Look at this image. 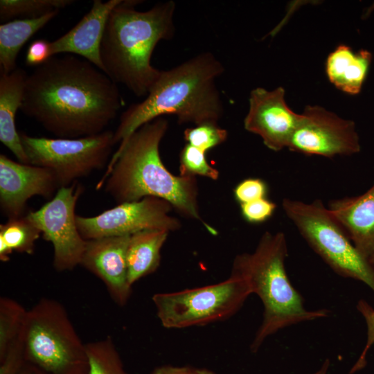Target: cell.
<instances>
[{"mask_svg": "<svg viewBox=\"0 0 374 374\" xmlns=\"http://www.w3.org/2000/svg\"><path fill=\"white\" fill-rule=\"evenodd\" d=\"M124 100L117 84L88 60L54 55L26 77L21 112L58 138L100 134Z\"/></svg>", "mask_w": 374, "mask_h": 374, "instance_id": "obj_1", "label": "cell"}, {"mask_svg": "<svg viewBox=\"0 0 374 374\" xmlns=\"http://www.w3.org/2000/svg\"><path fill=\"white\" fill-rule=\"evenodd\" d=\"M168 127V121L159 117L135 131L113 154L96 189L105 186V191L119 204L146 197L165 199L180 215L215 233L200 215L196 177L175 175L161 161L159 145Z\"/></svg>", "mask_w": 374, "mask_h": 374, "instance_id": "obj_2", "label": "cell"}, {"mask_svg": "<svg viewBox=\"0 0 374 374\" xmlns=\"http://www.w3.org/2000/svg\"><path fill=\"white\" fill-rule=\"evenodd\" d=\"M224 68L211 53H204L161 73L146 98L130 105L114 132L115 144L123 145L144 124L165 115L195 125L217 123L224 108L216 79Z\"/></svg>", "mask_w": 374, "mask_h": 374, "instance_id": "obj_3", "label": "cell"}, {"mask_svg": "<svg viewBox=\"0 0 374 374\" xmlns=\"http://www.w3.org/2000/svg\"><path fill=\"white\" fill-rule=\"evenodd\" d=\"M141 2L121 0L112 10L100 48L104 73L138 97L148 95L161 73L151 64L157 44L175 33L174 1L139 11L135 7Z\"/></svg>", "mask_w": 374, "mask_h": 374, "instance_id": "obj_4", "label": "cell"}, {"mask_svg": "<svg viewBox=\"0 0 374 374\" xmlns=\"http://www.w3.org/2000/svg\"><path fill=\"white\" fill-rule=\"evenodd\" d=\"M287 256L285 234L266 231L253 252L238 254L233 260L230 274L246 280L251 294H256L263 305L262 320L250 345L252 353L280 330L330 314L328 309L305 308L303 298L287 276Z\"/></svg>", "mask_w": 374, "mask_h": 374, "instance_id": "obj_5", "label": "cell"}, {"mask_svg": "<svg viewBox=\"0 0 374 374\" xmlns=\"http://www.w3.org/2000/svg\"><path fill=\"white\" fill-rule=\"evenodd\" d=\"M23 342L27 363L47 374L89 373L86 344L56 300L42 299L27 310Z\"/></svg>", "mask_w": 374, "mask_h": 374, "instance_id": "obj_6", "label": "cell"}, {"mask_svg": "<svg viewBox=\"0 0 374 374\" xmlns=\"http://www.w3.org/2000/svg\"><path fill=\"white\" fill-rule=\"evenodd\" d=\"M283 211L301 236L338 275L359 280L374 292V270L320 199L285 198Z\"/></svg>", "mask_w": 374, "mask_h": 374, "instance_id": "obj_7", "label": "cell"}, {"mask_svg": "<svg viewBox=\"0 0 374 374\" xmlns=\"http://www.w3.org/2000/svg\"><path fill=\"white\" fill-rule=\"evenodd\" d=\"M251 294L246 280L230 274L227 279L215 284L157 293L152 300L164 328L182 329L229 319Z\"/></svg>", "mask_w": 374, "mask_h": 374, "instance_id": "obj_8", "label": "cell"}, {"mask_svg": "<svg viewBox=\"0 0 374 374\" xmlns=\"http://www.w3.org/2000/svg\"><path fill=\"white\" fill-rule=\"evenodd\" d=\"M29 164L52 171L60 188L108 165L115 144L114 132L77 139L45 138L19 134Z\"/></svg>", "mask_w": 374, "mask_h": 374, "instance_id": "obj_9", "label": "cell"}, {"mask_svg": "<svg viewBox=\"0 0 374 374\" xmlns=\"http://www.w3.org/2000/svg\"><path fill=\"white\" fill-rule=\"evenodd\" d=\"M83 192L73 183L58 189L55 196L27 217L39 229L44 240L53 247V265L58 271L73 269L80 265L87 240L76 224L75 208Z\"/></svg>", "mask_w": 374, "mask_h": 374, "instance_id": "obj_10", "label": "cell"}, {"mask_svg": "<svg viewBox=\"0 0 374 374\" xmlns=\"http://www.w3.org/2000/svg\"><path fill=\"white\" fill-rule=\"evenodd\" d=\"M172 206L165 199L146 197L120 203L93 217L76 215V224L85 240L130 235L144 230L175 231L181 228L179 219L170 215Z\"/></svg>", "mask_w": 374, "mask_h": 374, "instance_id": "obj_11", "label": "cell"}, {"mask_svg": "<svg viewBox=\"0 0 374 374\" xmlns=\"http://www.w3.org/2000/svg\"><path fill=\"white\" fill-rule=\"evenodd\" d=\"M287 148L308 156L332 158L358 153L361 145L354 121L322 107L308 105L301 114Z\"/></svg>", "mask_w": 374, "mask_h": 374, "instance_id": "obj_12", "label": "cell"}, {"mask_svg": "<svg viewBox=\"0 0 374 374\" xmlns=\"http://www.w3.org/2000/svg\"><path fill=\"white\" fill-rule=\"evenodd\" d=\"M300 116L287 105L282 87L272 91L257 87L250 93L244 127L260 136L267 148L277 152L287 148Z\"/></svg>", "mask_w": 374, "mask_h": 374, "instance_id": "obj_13", "label": "cell"}, {"mask_svg": "<svg viewBox=\"0 0 374 374\" xmlns=\"http://www.w3.org/2000/svg\"><path fill=\"white\" fill-rule=\"evenodd\" d=\"M59 188L55 175L50 170L0 154V208L8 219L25 215L27 202L32 197L50 200Z\"/></svg>", "mask_w": 374, "mask_h": 374, "instance_id": "obj_14", "label": "cell"}, {"mask_svg": "<svg viewBox=\"0 0 374 374\" xmlns=\"http://www.w3.org/2000/svg\"><path fill=\"white\" fill-rule=\"evenodd\" d=\"M130 235L87 240L80 265L98 277L116 304L125 305L132 294L128 280L127 249Z\"/></svg>", "mask_w": 374, "mask_h": 374, "instance_id": "obj_15", "label": "cell"}, {"mask_svg": "<svg viewBox=\"0 0 374 374\" xmlns=\"http://www.w3.org/2000/svg\"><path fill=\"white\" fill-rule=\"evenodd\" d=\"M121 0H94L90 10L58 39L50 42L51 57L60 53L77 55L104 72L100 48L109 15Z\"/></svg>", "mask_w": 374, "mask_h": 374, "instance_id": "obj_16", "label": "cell"}, {"mask_svg": "<svg viewBox=\"0 0 374 374\" xmlns=\"http://www.w3.org/2000/svg\"><path fill=\"white\" fill-rule=\"evenodd\" d=\"M328 208L369 262L374 255V185L359 196L332 200Z\"/></svg>", "mask_w": 374, "mask_h": 374, "instance_id": "obj_17", "label": "cell"}, {"mask_svg": "<svg viewBox=\"0 0 374 374\" xmlns=\"http://www.w3.org/2000/svg\"><path fill=\"white\" fill-rule=\"evenodd\" d=\"M27 75L21 68L10 73H1L0 141L19 162L29 164L15 126V116L22 105Z\"/></svg>", "mask_w": 374, "mask_h": 374, "instance_id": "obj_18", "label": "cell"}, {"mask_svg": "<svg viewBox=\"0 0 374 374\" xmlns=\"http://www.w3.org/2000/svg\"><path fill=\"white\" fill-rule=\"evenodd\" d=\"M371 60L372 54L367 50L355 52L350 46L341 44L328 55L326 73L339 90L356 95L362 90Z\"/></svg>", "mask_w": 374, "mask_h": 374, "instance_id": "obj_19", "label": "cell"}, {"mask_svg": "<svg viewBox=\"0 0 374 374\" xmlns=\"http://www.w3.org/2000/svg\"><path fill=\"white\" fill-rule=\"evenodd\" d=\"M169 232L151 229L130 235L127 249L128 280L133 285L141 278L154 272L160 265L161 250Z\"/></svg>", "mask_w": 374, "mask_h": 374, "instance_id": "obj_20", "label": "cell"}, {"mask_svg": "<svg viewBox=\"0 0 374 374\" xmlns=\"http://www.w3.org/2000/svg\"><path fill=\"white\" fill-rule=\"evenodd\" d=\"M60 10L33 19H17L0 25L1 73H10L17 69V55L25 43L52 20Z\"/></svg>", "mask_w": 374, "mask_h": 374, "instance_id": "obj_21", "label": "cell"}, {"mask_svg": "<svg viewBox=\"0 0 374 374\" xmlns=\"http://www.w3.org/2000/svg\"><path fill=\"white\" fill-rule=\"evenodd\" d=\"M40 235L39 229L26 215L8 219L0 225V260L8 261L13 251L32 254Z\"/></svg>", "mask_w": 374, "mask_h": 374, "instance_id": "obj_22", "label": "cell"}, {"mask_svg": "<svg viewBox=\"0 0 374 374\" xmlns=\"http://www.w3.org/2000/svg\"><path fill=\"white\" fill-rule=\"evenodd\" d=\"M73 0H1L0 19L3 23L17 19H33L60 10Z\"/></svg>", "mask_w": 374, "mask_h": 374, "instance_id": "obj_23", "label": "cell"}, {"mask_svg": "<svg viewBox=\"0 0 374 374\" xmlns=\"http://www.w3.org/2000/svg\"><path fill=\"white\" fill-rule=\"evenodd\" d=\"M88 374H128L110 337L86 344Z\"/></svg>", "mask_w": 374, "mask_h": 374, "instance_id": "obj_24", "label": "cell"}, {"mask_svg": "<svg viewBox=\"0 0 374 374\" xmlns=\"http://www.w3.org/2000/svg\"><path fill=\"white\" fill-rule=\"evenodd\" d=\"M27 310L17 301L0 299V360L10 346L21 335Z\"/></svg>", "mask_w": 374, "mask_h": 374, "instance_id": "obj_25", "label": "cell"}, {"mask_svg": "<svg viewBox=\"0 0 374 374\" xmlns=\"http://www.w3.org/2000/svg\"><path fill=\"white\" fill-rule=\"evenodd\" d=\"M205 152L186 143L180 152L179 175L202 176L213 180L219 177V171L206 159Z\"/></svg>", "mask_w": 374, "mask_h": 374, "instance_id": "obj_26", "label": "cell"}, {"mask_svg": "<svg viewBox=\"0 0 374 374\" xmlns=\"http://www.w3.org/2000/svg\"><path fill=\"white\" fill-rule=\"evenodd\" d=\"M228 132L217 123H207L186 128L184 138L187 143L205 153L226 141Z\"/></svg>", "mask_w": 374, "mask_h": 374, "instance_id": "obj_27", "label": "cell"}, {"mask_svg": "<svg viewBox=\"0 0 374 374\" xmlns=\"http://www.w3.org/2000/svg\"><path fill=\"white\" fill-rule=\"evenodd\" d=\"M276 208V203L267 197L240 204L242 217L251 224L262 223L268 220Z\"/></svg>", "mask_w": 374, "mask_h": 374, "instance_id": "obj_28", "label": "cell"}, {"mask_svg": "<svg viewBox=\"0 0 374 374\" xmlns=\"http://www.w3.org/2000/svg\"><path fill=\"white\" fill-rule=\"evenodd\" d=\"M26 364L22 331L0 360V374H20Z\"/></svg>", "mask_w": 374, "mask_h": 374, "instance_id": "obj_29", "label": "cell"}, {"mask_svg": "<svg viewBox=\"0 0 374 374\" xmlns=\"http://www.w3.org/2000/svg\"><path fill=\"white\" fill-rule=\"evenodd\" d=\"M267 193L268 186L260 178L245 179L233 190L235 199L240 204L266 198Z\"/></svg>", "mask_w": 374, "mask_h": 374, "instance_id": "obj_30", "label": "cell"}, {"mask_svg": "<svg viewBox=\"0 0 374 374\" xmlns=\"http://www.w3.org/2000/svg\"><path fill=\"white\" fill-rule=\"evenodd\" d=\"M357 309L366 322L367 327V340L362 354L352 367L350 373H354L365 366L367 353L374 344V308L366 301L360 299L357 304Z\"/></svg>", "mask_w": 374, "mask_h": 374, "instance_id": "obj_31", "label": "cell"}, {"mask_svg": "<svg viewBox=\"0 0 374 374\" xmlns=\"http://www.w3.org/2000/svg\"><path fill=\"white\" fill-rule=\"evenodd\" d=\"M50 57V42L40 39L33 41L28 46L25 62L28 66H38Z\"/></svg>", "mask_w": 374, "mask_h": 374, "instance_id": "obj_32", "label": "cell"}, {"mask_svg": "<svg viewBox=\"0 0 374 374\" xmlns=\"http://www.w3.org/2000/svg\"><path fill=\"white\" fill-rule=\"evenodd\" d=\"M150 374H215V373L205 368L162 365L155 368Z\"/></svg>", "mask_w": 374, "mask_h": 374, "instance_id": "obj_33", "label": "cell"}, {"mask_svg": "<svg viewBox=\"0 0 374 374\" xmlns=\"http://www.w3.org/2000/svg\"><path fill=\"white\" fill-rule=\"evenodd\" d=\"M20 374H47L37 366L27 363L23 368Z\"/></svg>", "mask_w": 374, "mask_h": 374, "instance_id": "obj_34", "label": "cell"}, {"mask_svg": "<svg viewBox=\"0 0 374 374\" xmlns=\"http://www.w3.org/2000/svg\"><path fill=\"white\" fill-rule=\"evenodd\" d=\"M330 365V362L329 359H326L322 363L321 366L314 372L311 374H328L329 368Z\"/></svg>", "mask_w": 374, "mask_h": 374, "instance_id": "obj_35", "label": "cell"}, {"mask_svg": "<svg viewBox=\"0 0 374 374\" xmlns=\"http://www.w3.org/2000/svg\"><path fill=\"white\" fill-rule=\"evenodd\" d=\"M369 262L372 267V268L374 270V255L371 258V259L369 260Z\"/></svg>", "mask_w": 374, "mask_h": 374, "instance_id": "obj_36", "label": "cell"}]
</instances>
